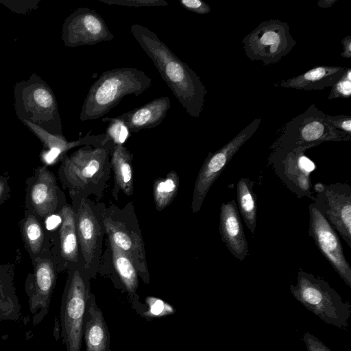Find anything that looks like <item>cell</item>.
<instances>
[{"mask_svg": "<svg viewBox=\"0 0 351 351\" xmlns=\"http://www.w3.org/2000/svg\"><path fill=\"white\" fill-rule=\"evenodd\" d=\"M242 43L246 56L265 66L280 62L296 45L288 23L278 19L262 21Z\"/></svg>", "mask_w": 351, "mask_h": 351, "instance_id": "9c48e42d", "label": "cell"}, {"mask_svg": "<svg viewBox=\"0 0 351 351\" xmlns=\"http://www.w3.org/2000/svg\"><path fill=\"white\" fill-rule=\"evenodd\" d=\"M219 230L230 253L238 260L243 261L249 254L248 244L235 200L221 204Z\"/></svg>", "mask_w": 351, "mask_h": 351, "instance_id": "2e32d148", "label": "cell"}, {"mask_svg": "<svg viewBox=\"0 0 351 351\" xmlns=\"http://www.w3.org/2000/svg\"><path fill=\"white\" fill-rule=\"evenodd\" d=\"M302 340L307 351H332L324 342L309 332L303 334Z\"/></svg>", "mask_w": 351, "mask_h": 351, "instance_id": "e575fe53", "label": "cell"}, {"mask_svg": "<svg viewBox=\"0 0 351 351\" xmlns=\"http://www.w3.org/2000/svg\"><path fill=\"white\" fill-rule=\"evenodd\" d=\"M351 136L335 128L327 114L315 104H311L304 112L287 122L281 129L270 149L305 151L324 142L349 141Z\"/></svg>", "mask_w": 351, "mask_h": 351, "instance_id": "52a82bcc", "label": "cell"}, {"mask_svg": "<svg viewBox=\"0 0 351 351\" xmlns=\"http://www.w3.org/2000/svg\"><path fill=\"white\" fill-rule=\"evenodd\" d=\"M315 206L351 248V186L347 183H316Z\"/></svg>", "mask_w": 351, "mask_h": 351, "instance_id": "4fadbf2b", "label": "cell"}, {"mask_svg": "<svg viewBox=\"0 0 351 351\" xmlns=\"http://www.w3.org/2000/svg\"><path fill=\"white\" fill-rule=\"evenodd\" d=\"M104 122H108L105 134L113 141L114 145H123L130 132L125 125L115 117H104Z\"/></svg>", "mask_w": 351, "mask_h": 351, "instance_id": "f546056e", "label": "cell"}, {"mask_svg": "<svg viewBox=\"0 0 351 351\" xmlns=\"http://www.w3.org/2000/svg\"><path fill=\"white\" fill-rule=\"evenodd\" d=\"M21 121L42 142L44 149L41 152L40 157L43 162L47 165L54 164L59 159L62 160L69 149L88 144L98 137V135H90L91 131H89L82 138L73 141H68L63 135L51 134L27 120Z\"/></svg>", "mask_w": 351, "mask_h": 351, "instance_id": "e0dca14e", "label": "cell"}, {"mask_svg": "<svg viewBox=\"0 0 351 351\" xmlns=\"http://www.w3.org/2000/svg\"><path fill=\"white\" fill-rule=\"evenodd\" d=\"M337 0H319L317 2L319 7L322 8H330Z\"/></svg>", "mask_w": 351, "mask_h": 351, "instance_id": "f35d334b", "label": "cell"}, {"mask_svg": "<svg viewBox=\"0 0 351 351\" xmlns=\"http://www.w3.org/2000/svg\"><path fill=\"white\" fill-rule=\"evenodd\" d=\"M132 160L133 154L123 145H114L110 161L115 184L112 194L116 199L120 190L129 197L133 194Z\"/></svg>", "mask_w": 351, "mask_h": 351, "instance_id": "603a6c76", "label": "cell"}, {"mask_svg": "<svg viewBox=\"0 0 351 351\" xmlns=\"http://www.w3.org/2000/svg\"><path fill=\"white\" fill-rule=\"evenodd\" d=\"M268 163L283 184L298 198L308 197L312 200L314 193L311 173L315 165L302 149H271Z\"/></svg>", "mask_w": 351, "mask_h": 351, "instance_id": "7c38bea8", "label": "cell"}, {"mask_svg": "<svg viewBox=\"0 0 351 351\" xmlns=\"http://www.w3.org/2000/svg\"><path fill=\"white\" fill-rule=\"evenodd\" d=\"M293 297L306 309L328 324L346 330L351 315V304L324 279L300 269L297 282L291 285Z\"/></svg>", "mask_w": 351, "mask_h": 351, "instance_id": "277c9868", "label": "cell"}, {"mask_svg": "<svg viewBox=\"0 0 351 351\" xmlns=\"http://www.w3.org/2000/svg\"><path fill=\"white\" fill-rule=\"evenodd\" d=\"M170 107L169 98L162 97L116 117L125 125L130 132H138L160 125Z\"/></svg>", "mask_w": 351, "mask_h": 351, "instance_id": "d6986e66", "label": "cell"}, {"mask_svg": "<svg viewBox=\"0 0 351 351\" xmlns=\"http://www.w3.org/2000/svg\"><path fill=\"white\" fill-rule=\"evenodd\" d=\"M38 178L30 190V199L34 210L40 217L53 214L58 205L55 178L45 167L39 169Z\"/></svg>", "mask_w": 351, "mask_h": 351, "instance_id": "7402d4cb", "label": "cell"}, {"mask_svg": "<svg viewBox=\"0 0 351 351\" xmlns=\"http://www.w3.org/2000/svg\"><path fill=\"white\" fill-rule=\"evenodd\" d=\"M152 79L142 70L122 67L104 71L91 85L80 114L82 121L107 114L128 95L138 96L149 88Z\"/></svg>", "mask_w": 351, "mask_h": 351, "instance_id": "3957f363", "label": "cell"}, {"mask_svg": "<svg viewBox=\"0 0 351 351\" xmlns=\"http://www.w3.org/2000/svg\"><path fill=\"white\" fill-rule=\"evenodd\" d=\"M114 145L103 133L62 158L61 177L71 196L77 199V205L82 198L102 196L112 170L110 156Z\"/></svg>", "mask_w": 351, "mask_h": 351, "instance_id": "7a4b0ae2", "label": "cell"}, {"mask_svg": "<svg viewBox=\"0 0 351 351\" xmlns=\"http://www.w3.org/2000/svg\"><path fill=\"white\" fill-rule=\"evenodd\" d=\"M346 68L340 66H317L295 77L274 85L286 88L315 90L331 87L343 75Z\"/></svg>", "mask_w": 351, "mask_h": 351, "instance_id": "ffe728a7", "label": "cell"}, {"mask_svg": "<svg viewBox=\"0 0 351 351\" xmlns=\"http://www.w3.org/2000/svg\"><path fill=\"white\" fill-rule=\"evenodd\" d=\"M91 278L80 263L73 264L61 306L62 335L67 351H81L87 301L91 293Z\"/></svg>", "mask_w": 351, "mask_h": 351, "instance_id": "ba28073f", "label": "cell"}, {"mask_svg": "<svg viewBox=\"0 0 351 351\" xmlns=\"http://www.w3.org/2000/svg\"><path fill=\"white\" fill-rule=\"evenodd\" d=\"M113 267L118 276L123 289L127 293L132 308L139 315H142L145 305L139 300L137 294L138 275L131 260L113 243L109 241Z\"/></svg>", "mask_w": 351, "mask_h": 351, "instance_id": "44dd1931", "label": "cell"}, {"mask_svg": "<svg viewBox=\"0 0 351 351\" xmlns=\"http://www.w3.org/2000/svg\"><path fill=\"white\" fill-rule=\"evenodd\" d=\"M180 3L186 10L199 14H206L211 9L208 4L202 0H180Z\"/></svg>", "mask_w": 351, "mask_h": 351, "instance_id": "d590c367", "label": "cell"}, {"mask_svg": "<svg viewBox=\"0 0 351 351\" xmlns=\"http://www.w3.org/2000/svg\"><path fill=\"white\" fill-rule=\"evenodd\" d=\"M23 234L29 251L33 254H38L43 243V232L34 216L30 215L24 221Z\"/></svg>", "mask_w": 351, "mask_h": 351, "instance_id": "4316f807", "label": "cell"}, {"mask_svg": "<svg viewBox=\"0 0 351 351\" xmlns=\"http://www.w3.org/2000/svg\"><path fill=\"white\" fill-rule=\"evenodd\" d=\"M39 2V0L0 1L1 3L3 4L10 10L21 14H25L36 10L38 7Z\"/></svg>", "mask_w": 351, "mask_h": 351, "instance_id": "1f68e13d", "label": "cell"}, {"mask_svg": "<svg viewBox=\"0 0 351 351\" xmlns=\"http://www.w3.org/2000/svg\"><path fill=\"white\" fill-rule=\"evenodd\" d=\"M178 189L179 176L175 171H171L165 178H160L154 181L153 197L158 211H162L171 203Z\"/></svg>", "mask_w": 351, "mask_h": 351, "instance_id": "484cf974", "label": "cell"}, {"mask_svg": "<svg viewBox=\"0 0 351 351\" xmlns=\"http://www.w3.org/2000/svg\"><path fill=\"white\" fill-rule=\"evenodd\" d=\"M261 118L255 119L228 143L205 159L195 182L191 209L195 213L200 210L210 187L223 172L228 162L241 146L258 130Z\"/></svg>", "mask_w": 351, "mask_h": 351, "instance_id": "8fae6325", "label": "cell"}, {"mask_svg": "<svg viewBox=\"0 0 351 351\" xmlns=\"http://www.w3.org/2000/svg\"><path fill=\"white\" fill-rule=\"evenodd\" d=\"M14 110L20 121H29L53 134H62L57 99L51 87L36 73L14 86Z\"/></svg>", "mask_w": 351, "mask_h": 351, "instance_id": "5b68a950", "label": "cell"}, {"mask_svg": "<svg viewBox=\"0 0 351 351\" xmlns=\"http://www.w3.org/2000/svg\"><path fill=\"white\" fill-rule=\"evenodd\" d=\"M60 215L62 217L60 230L61 256L65 261L73 264L80 263L75 212L72 207L65 205L61 208Z\"/></svg>", "mask_w": 351, "mask_h": 351, "instance_id": "cb8c5ba5", "label": "cell"}, {"mask_svg": "<svg viewBox=\"0 0 351 351\" xmlns=\"http://www.w3.org/2000/svg\"><path fill=\"white\" fill-rule=\"evenodd\" d=\"M327 118L332 126L341 132L351 136V117L350 115H330Z\"/></svg>", "mask_w": 351, "mask_h": 351, "instance_id": "836d02e7", "label": "cell"}, {"mask_svg": "<svg viewBox=\"0 0 351 351\" xmlns=\"http://www.w3.org/2000/svg\"><path fill=\"white\" fill-rule=\"evenodd\" d=\"M35 280L38 293L49 295L55 282V271L53 264L49 260H40L37 263Z\"/></svg>", "mask_w": 351, "mask_h": 351, "instance_id": "83f0119b", "label": "cell"}, {"mask_svg": "<svg viewBox=\"0 0 351 351\" xmlns=\"http://www.w3.org/2000/svg\"><path fill=\"white\" fill-rule=\"evenodd\" d=\"M113 38L102 16L88 8L73 11L62 25V39L66 47L93 45Z\"/></svg>", "mask_w": 351, "mask_h": 351, "instance_id": "9a60e30c", "label": "cell"}, {"mask_svg": "<svg viewBox=\"0 0 351 351\" xmlns=\"http://www.w3.org/2000/svg\"><path fill=\"white\" fill-rule=\"evenodd\" d=\"M62 223V217L60 215L51 214L49 215L45 220L46 228L49 230L56 228Z\"/></svg>", "mask_w": 351, "mask_h": 351, "instance_id": "8d00e7d4", "label": "cell"}, {"mask_svg": "<svg viewBox=\"0 0 351 351\" xmlns=\"http://www.w3.org/2000/svg\"><path fill=\"white\" fill-rule=\"evenodd\" d=\"M100 213L108 241L131 260L143 282L149 284L145 244L132 204H128L123 209L115 205L100 206Z\"/></svg>", "mask_w": 351, "mask_h": 351, "instance_id": "8992f818", "label": "cell"}, {"mask_svg": "<svg viewBox=\"0 0 351 351\" xmlns=\"http://www.w3.org/2000/svg\"><path fill=\"white\" fill-rule=\"evenodd\" d=\"M254 182L247 178H241L237 184V202L247 228L254 233L257 222V197L254 192Z\"/></svg>", "mask_w": 351, "mask_h": 351, "instance_id": "d4e9b609", "label": "cell"}, {"mask_svg": "<svg viewBox=\"0 0 351 351\" xmlns=\"http://www.w3.org/2000/svg\"><path fill=\"white\" fill-rule=\"evenodd\" d=\"M100 2L112 5L127 7L167 6L168 3L164 0H99Z\"/></svg>", "mask_w": 351, "mask_h": 351, "instance_id": "d6a6232c", "label": "cell"}, {"mask_svg": "<svg viewBox=\"0 0 351 351\" xmlns=\"http://www.w3.org/2000/svg\"><path fill=\"white\" fill-rule=\"evenodd\" d=\"M86 351H112L110 335L101 310L92 293L87 301L83 326Z\"/></svg>", "mask_w": 351, "mask_h": 351, "instance_id": "ac0fdd59", "label": "cell"}, {"mask_svg": "<svg viewBox=\"0 0 351 351\" xmlns=\"http://www.w3.org/2000/svg\"><path fill=\"white\" fill-rule=\"evenodd\" d=\"M308 211V235L335 271L351 288V267L344 255L338 234L313 203L309 204Z\"/></svg>", "mask_w": 351, "mask_h": 351, "instance_id": "5bb4252c", "label": "cell"}, {"mask_svg": "<svg viewBox=\"0 0 351 351\" xmlns=\"http://www.w3.org/2000/svg\"><path fill=\"white\" fill-rule=\"evenodd\" d=\"M330 88L329 99L349 98L351 95V69L346 68L341 77Z\"/></svg>", "mask_w": 351, "mask_h": 351, "instance_id": "4dcf8cb0", "label": "cell"}, {"mask_svg": "<svg viewBox=\"0 0 351 351\" xmlns=\"http://www.w3.org/2000/svg\"><path fill=\"white\" fill-rule=\"evenodd\" d=\"M145 301V308L141 316L145 319L162 317L175 313L173 306L158 298L147 297Z\"/></svg>", "mask_w": 351, "mask_h": 351, "instance_id": "f1b7e54d", "label": "cell"}, {"mask_svg": "<svg viewBox=\"0 0 351 351\" xmlns=\"http://www.w3.org/2000/svg\"><path fill=\"white\" fill-rule=\"evenodd\" d=\"M79 244L80 263L94 278L100 265L102 240L105 233L100 206L82 198L74 208Z\"/></svg>", "mask_w": 351, "mask_h": 351, "instance_id": "30bf717a", "label": "cell"}, {"mask_svg": "<svg viewBox=\"0 0 351 351\" xmlns=\"http://www.w3.org/2000/svg\"><path fill=\"white\" fill-rule=\"evenodd\" d=\"M3 191H4V183L2 181H0V197H1Z\"/></svg>", "mask_w": 351, "mask_h": 351, "instance_id": "ab89813d", "label": "cell"}, {"mask_svg": "<svg viewBox=\"0 0 351 351\" xmlns=\"http://www.w3.org/2000/svg\"><path fill=\"white\" fill-rule=\"evenodd\" d=\"M343 45V51L340 53L344 58H351V36H345L341 41Z\"/></svg>", "mask_w": 351, "mask_h": 351, "instance_id": "74e56055", "label": "cell"}, {"mask_svg": "<svg viewBox=\"0 0 351 351\" xmlns=\"http://www.w3.org/2000/svg\"><path fill=\"white\" fill-rule=\"evenodd\" d=\"M130 32L151 58L161 77L186 112L198 118L206 94L200 77L176 56L156 33L139 24H133Z\"/></svg>", "mask_w": 351, "mask_h": 351, "instance_id": "6da1fadb", "label": "cell"}]
</instances>
